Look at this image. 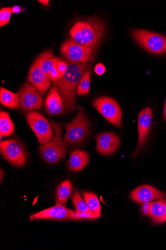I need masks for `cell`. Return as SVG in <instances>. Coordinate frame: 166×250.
Instances as JSON below:
<instances>
[{"mask_svg": "<svg viewBox=\"0 0 166 250\" xmlns=\"http://www.w3.org/2000/svg\"><path fill=\"white\" fill-rule=\"evenodd\" d=\"M67 64L66 73L59 80L52 82L57 87L62 98L65 112H74L77 108V89L85 73L91 71V62L79 63L62 58Z\"/></svg>", "mask_w": 166, "mask_h": 250, "instance_id": "6da1fadb", "label": "cell"}, {"mask_svg": "<svg viewBox=\"0 0 166 250\" xmlns=\"http://www.w3.org/2000/svg\"><path fill=\"white\" fill-rule=\"evenodd\" d=\"M105 30L103 21L93 16L76 22L71 29L70 35L77 43L94 51L102 42Z\"/></svg>", "mask_w": 166, "mask_h": 250, "instance_id": "7a4b0ae2", "label": "cell"}, {"mask_svg": "<svg viewBox=\"0 0 166 250\" xmlns=\"http://www.w3.org/2000/svg\"><path fill=\"white\" fill-rule=\"evenodd\" d=\"M51 123L55 132L53 140L46 144L41 145L39 152L43 160L51 164H55L62 160L66 155L68 146L62 140L63 124L51 120Z\"/></svg>", "mask_w": 166, "mask_h": 250, "instance_id": "3957f363", "label": "cell"}, {"mask_svg": "<svg viewBox=\"0 0 166 250\" xmlns=\"http://www.w3.org/2000/svg\"><path fill=\"white\" fill-rule=\"evenodd\" d=\"M65 128L66 133L62 140L68 146L79 144L86 138L89 132V124L81 106L78 107L76 117L69 124H65Z\"/></svg>", "mask_w": 166, "mask_h": 250, "instance_id": "277c9868", "label": "cell"}, {"mask_svg": "<svg viewBox=\"0 0 166 250\" xmlns=\"http://www.w3.org/2000/svg\"><path fill=\"white\" fill-rule=\"evenodd\" d=\"M0 151L5 160L16 167L24 166L28 161L27 150L17 137L1 141Z\"/></svg>", "mask_w": 166, "mask_h": 250, "instance_id": "5b68a950", "label": "cell"}, {"mask_svg": "<svg viewBox=\"0 0 166 250\" xmlns=\"http://www.w3.org/2000/svg\"><path fill=\"white\" fill-rule=\"evenodd\" d=\"M131 35L135 41L149 53L160 55L166 52V37L141 29L132 31Z\"/></svg>", "mask_w": 166, "mask_h": 250, "instance_id": "8992f818", "label": "cell"}, {"mask_svg": "<svg viewBox=\"0 0 166 250\" xmlns=\"http://www.w3.org/2000/svg\"><path fill=\"white\" fill-rule=\"evenodd\" d=\"M27 121L36 134L39 144L43 145L51 142L54 139L52 125L46 118L35 110L28 112Z\"/></svg>", "mask_w": 166, "mask_h": 250, "instance_id": "52a82bcc", "label": "cell"}, {"mask_svg": "<svg viewBox=\"0 0 166 250\" xmlns=\"http://www.w3.org/2000/svg\"><path fill=\"white\" fill-rule=\"evenodd\" d=\"M92 105L113 125L118 127L122 126V111L120 105L113 99L108 97H100L93 101Z\"/></svg>", "mask_w": 166, "mask_h": 250, "instance_id": "ba28073f", "label": "cell"}, {"mask_svg": "<svg viewBox=\"0 0 166 250\" xmlns=\"http://www.w3.org/2000/svg\"><path fill=\"white\" fill-rule=\"evenodd\" d=\"M20 108L24 111L41 110L43 98L37 89L32 84L23 83L18 93Z\"/></svg>", "mask_w": 166, "mask_h": 250, "instance_id": "9c48e42d", "label": "cell"}, {"mask_svg": "<svg viewBox=\"0 0 166 250\" xmlns=\"http://www.w3.org/2000/svg\"><path fill=\"white\" fill-rule=\"evenodd\" d=\"M60 52L64 58L71 62L85 63L90 61L94 50L70 38L62 44Z\"/></svg>", "mask_w": 166, "mask_h": 250, "instance_id": "30bf717a", "label": "cell"}, {"mask_svg": "<svg viewBox=\"0 0 166 250\" xmlns=\"http://www.w3.org/2000/svg\"><path fill=\"white\" fill-rule=\"evenodd\" d=\"M152 119V110L151 107L145 108L140 112L138 122L139 138L137 147L132 155L133 157L137 156L139 150L147 142L150 130Z\"/></svg>", "mask_w": 166, "mask_h": 250, "instance_id": "8fae6325", "label": "cell"}, {"mask_svg": "<svg viewBox=\"0 0 166 250\" xmlns=\"http://www.w3.org/2000/svg\"><path fill=\"white\" fill-rule=\"evenodd\" d=\"M27 81L34 85L42 96L46 94L53 84L49 77L42 70L37 59L30 68Z\"/></svg>", "mask_w": 166, "mask_h": 250, "instance_id": "7c38bea8", "label": "cell"}, {"mask_svg": "<svg viewBox=\"0 0 166 250\" xmlns=\"http://www.w3.org/2000/svg\"><path fill=\"white\" fill-rule=\"evenodd\" d=\"M96 151L100 154L109 156L115 152L121 144V140L115 133L105 132L96 136Z\"/></svg>", "mask_w": 166, "mask_h": 250, "instance_id": "4fadbf2b", "label": "cell"}, {"mask_svg": "<svg viewBox=\"0 0 166 250\" xmlns=\"http://www.w3.org/2000/svg\"><path fill=\"white\" fill-rule=\"evenodd\" d=\"M141 209L154 224H163L166 221V197L145 203Z\"/></svg>", "mask_w": 166, "mask_h": 250, "instance_id": "5bb4252c", "label": "cell"}, {"mask_svg": "<svg viewBox=\"0 0 166 250\" xmlns=\"http://www.w3.org/2000/svg\"><path fill=\"white\" fill-rule=\"evenodd\" d=\"M166 197V193L148 185L140 186L131 193V198L135 202L145 204L154 200Z\"/></svg>", "mask_w": 166, "mask_h": 250, "instance_id": "9a60e30c", "label": "cell"}, {"mask_svg": "<svg viewBox=\"0 0 166 250\" xmlns=\"http://www.w3.org/2000/svg\"><path fill=\"white\" fill-rule=\"evenodd\" d=\"M44 107L47 114L51 117L62 114L64 106L57 87L53 86L45 99Z\"/></svg>", "mask_w": 166, "mask_h": 250, "instance_id": "2e32d148", "label": "cell"}, {"mask_svg": "<svg viewBox=\"0 0 166 250\" xmlns=\"http://www.w3.org/2000/svg\"><path fill=\"white\" fill-rule=\"evenodd\" d=\"M74 211V210L67 208L65 207L56 204V206L55 207L33 214L31 217V219L37 220H70L71 215H73Z\"/></svg>", "mask_w": 166, "mask_h": 250, "instance_id": "e0dca14e", "label": "cell"}, {"mask_svg": "<svg viewBox=\"0 0 166 250\" xmlns=\"http://www.w3.org/2000/svg\"><path fill=\"white\" fill-rule=\"evenodd\" d=\"M90 155L85 151L76 150L71 153L68 161V169L70 171L79 172L88 165Z\"/></svg>", "mask_w": 166, "mask_h": 250, "instance_id": "ac0fdd59", "label": "cell"}, {"mask_svg": "<svg viewBox=\"0 0 166 250\" xmlns=\"http://www.w3.org/2000/svg\"><path fill=\"white\" fill-rule=\"evenodd\" d=\"M39 62L42 70L45 74L49 76L50 73L56 66L59 59L55 56L53 50H47L40 55L37 58Z\"/></svg>", "mask_w": 166, "mask_h": 250, "instance_id": "d6986e66", "label": "cell"}, {"mask_svg": "<svg viewBox=\"0 0 166 250\" xmlns=\"http://www.w3.org/2000/svg\"><path fill=\"white\" fill-rule=\"evenodd\" d=\"M0 102L4 106L14 109H19L18 96L10 90L1 87L0 89Z\"/></svg>", "mask_w": 166, "mask_h": 250, "instance_id": "ffe728a7", "label": "cell"}, {"mask_svg": "<svg viewBox=\"0 0 166 250\" xmlns=\"http://www.w3.org/2000/svg\"><path fill=\"white\" fill-rule=\"evenodd\" d=\"M0 133L2 137H7L14 134L15 127L8 112L1 110L0 112Z\"/></svg>", "mask_w": 166, "mask_h": 250, "instance_id": "44dd1931", "label": "cell"}, {"mask_svg": "<svg viewBox=\"0 0 166 250\" xmlns=\"http://www.w3.org/2000/svg\"><path fill=\"white\" fill-rule=\"evenodd\" d=\"M73 187L70 182L66 180L63 182L57 192L56 203L65 207L66 203L72 193Z\"/></svg>", "mask_w": 166, "mask_h": 250, "instance_id": "7402d4cb", "label": "cell"}, {"mask_svg": "<svg viewBox=\"0 0 166 250\" xmlns=\"http://www.w3.org/2000/svg\"><path fill=\"white\" fill-rule=\"evenodd\" d=\"M82 195L89 208L95 214L98 218L101 216V208L97 196L90 192L82 191Z\"/></svg>", "mask_w": 166, "mask_h": 250, "instance_id": "603a6c76", "label": "cell"}, {"mask_svg": "<svg viewBox=\"0 0 166 250\" xmlns=\"http://www.w3.org/2000/svg\"><path fill=\"white\" fill-rule=\"evenodd\" d=\"M71 200L74 204L76 210L79 212L94 213L88 207L85 200L83 199L79 192L75 189L71 196Z\"/></svg>", "mask_w": 166, "mask_h": 250, "instance_id": "cb8c5ba5", "label": "cell"}, {"mask_svg": "<svg viewBox=\"0 0 166 250\" xmlns=\"http://www.w3.org/2000/svg\"><path fill=\"white\" fill-rule=\"evenodd\" d=\"M91 71L84 74L80 81L77 89V94L79 96L88 95L90 90Z\"/></svg>", "mask_w": 166, "mask_h": 250, "instance_id": "d4e9b609", "label": "cell"}, {"mask_svg": "<svg viewBox=\"0 0 166 250\" xmlns=\"http://www.w3.org/2000/svg\"><path fill=\"white\" fill-rule=\"evenodd\" d=\"M12 12L11 7H6L0 11V27H4L9 23Z\"/></svg>", "mask_w": 166, "mask_h": 250, "instance_id": "484cf974", "label": "cell"}, {"mask_svg": "<svg viewBox=\"0 0 166 250\" xmlns=\"http://www.w3.org/2000/svg\"><path fill=\"white\" fill-rule=\"evenodd\" d=\"M98 217L94 213L89 212H82L77 211H74L72 215H71L70 220H80L84 219H96Z\"/></svg>", "mask_w": 166, "mask_h": 250, "instance_id": "4316f807", "label": "cell"}, {"mask_svg": "<svg viewBox=\"0 0 166 250\" xmlns=\"http://www.w3.org/2000/svg\"><path fill=\"white\" fill-rule=\"evenodd\" d=\"M56 67L61 77L64 76L68 69L67 63L62 59H59L56 64Z\"/></svg>", "mask_w": 166, "mask_h": 250, "instance_id": "83f0119b", "label": "cell"}, {"mask_svg": "<svg viewBox=\"0 0 166 250\" xmlns=\"http://www.w3.org/2000/svg\"><path fill=\"white\" fill-rule=\"evenodd\" d=\"M48 77L52 82L56 81L61 78L56 66L53 68Z\"/></svg>", "mask_w": 166, "mask_h": 250, "instance_id": "f1b7e54d", "label": "cell"}, {"mask_svg": "<svg viewBox=\"0 0 166 250\" xmlns=\"http://www.w3.org/2000/svg\"><path fill=\"white\" fill-rule=\"evenodd\" d=\"M106 69L105 65L101 63L97 64L95 67H94V72L99 76L104 75L106 72Z\"/></svg>", "mask_w": 166, "mask_h": 250, "instance_id": "f546056e", "label": "cell"}, {"mask_svg": "<svg viewBox=\"0 0 166 250\" xmlns=\"http://www.w3.org/2000/svg\"><path fill=\"white\" fill-rule=\"evenodd\" d=\"M22 10V7L20 6L15 5L11 7V11L12 13L18 14L20 13Z\"/></svg>", "mask_w": 166, "mask_h": 250, "instance_id": "4dcf8cb0", "label": "cell"}, {"mask_svg": "<svg viewBox=\"0 0 166 250\" xmlns=\"http://www.w3.org/2000/svg\"><path fill=\"white\" fill-rule=\"evenodd\" d=\"M163 119L165 122H166V99L165 104H164L163 113Z\"/></svg>", "mask_w": 166, "mask_h": 250, "instance_id": "1f68e13d", "label": "cell"}, {"mask_svg": "<svg viewBox=\"0 0 166 250\" xmlns=\"http://www.w3.org/2000/svg\"><path fill=\"white\" fill-rule=\"evenodd\" d=\"M49 0H39V2L42 5L47 6H49Z\"/></svg>", "mask_w": 166, "mask_h": 250, "instance_id": "d6a6232c", "label": "cell"}, {"mask_svg": "<svg viewBox=\"0 0 166 250\" xmlns=\"http://www.w3.org/2000/svg\"><path fill=\"white\" fill-rule=\"evenodd\" d=\"M1 172V174H1V176H0V177H1V184H2V182H3V178H4V174H4V170L1 168V172Z\"/></svg>", "mask_w": 166, "mask_h": 250, "instance_id": "836d02e7", "label": "cell"}]
</instances>
